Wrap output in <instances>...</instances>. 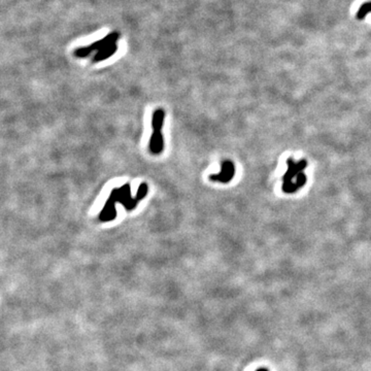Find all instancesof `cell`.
<instances>
[{"label":"cell","mask_w":371,"mask_h":371,"mask_svg":"<svg viewBox=\"0 0 371 371\" xmlns=\"http://www.w3.org/2000/svg\"><path fill=\"white\" fill-rule=\"evenodd\" d=\"M140 199L135 197H131V189L129 184H125L121 188H114L110 198L108 199L107 202H105V205L103 209L101 210V213L99 215L100 221H112L115 219L116 217V210H115V202H120L122 203L127 210H132L136 207L137 202H139Z\"/></svg>","instance_id":"1"},{"label":"cell","mask_w":371,"mask_h":371,"mask_svg":"<svg viewBox=\"0 0 371 371\" xmlns=\"http://www.w3.org/2000/svg\"><path fill=\"white\" fill-rule=\"evenodd\" d=\"M371 13V1H368V2H365L363 3L361 6H360V8L358 9V12L356 14V18L358 20H363L367 14Z\"/></svg>","instance_id":"7"},{"label":"cell","mask_w":371,"mask_h":371,"mask_svg":"<svg viewBox=\"0 0 371 371\" xmlns=\"http://www.w3.org/2000/svg\"><path fill=\"white\" fill-rule=\"evenodd\" d=\"M116 52H118V44H114V45H112L108 48H104V49L100 50L99 52L95 53V55L92 59V62L93 63H98V62L107 60V59L111 58L113 55H114Z\"/></svg>","instance_id":"6"},{"label":"cell","mask_w":371,"mask_h":371,"mask_svg":"<svg viewBox=\"0 0 371 371\" xmlns=\"http://www.w3.org/2000/svg\"><path fill=\"white\" fill-rule=\"evenodd\" d=\"M258 371H267V370L266 369H259Z\"/></svg>","instance_id":"8"},{"label":"cell","mask_w":371,"mask_h":371,"mask_svg":"<svg viewBox=\"0 0 371 371\" xmlns=\"http://www.w3.org/2000/svg\"><path fill=\"white\" fill-rule=\"evenodd\" d=\"M164 111L159 109L153 114V134L150 142V151L153 154H160L163 151V137L161 134V128L164 120Z\"/></svg>","instance_id":"4"},{"label":"cell","mask_w":371,"mask_h":371,"mask_svg":"<svg viewBox=\"0 0 371 371\" xmlns=\"http://www.w3.org/2000/svg\"><path fill=\"white\" fill-rule=\"evenodd\" d=\"M287 164L288 169L283 178V190L284 192L291 194L306 184V175L303 173V171L307 166V162L304 160L295 162L293 159H289Z\"/></svg>","instance_id":"2"},{"label":"cell","mask_w":371,"mask_h":371,"mask_svg":"<svg viewBox=\"0 0 371 371\" xmlns=\"http://www.w3.org/2000/svg\"><path fill=\"white\" fill-rule=\"evenodd\" d=\"M120 38V32L119 31H113L110 34L105 35L101 39H98L96 41H94L93 44L89 46H85V47H80L76 49V51L73 52V55L77 58H86L90 56L92 53L94 52H99L100 50L108 48L112 45L118 44V40Z\"/></svg>","instance_id":"3"},{"label":"cell","mask_w":371,"mask_h":371,"mask_svg":"<svg viewBox=\"0 0 371 371\" xmlns=\"http://www.w3.org/2000/svg\"><path fill=\"white\" fill-rule=\"evenodd\" d=\"M235 173L234 164L231 161H224L222 163L221 171L218 174H211L209 176L210 181L220 182V183H228L230 179L233 178Z\"/></svg>","instance_id":"5"}]
</instances>
